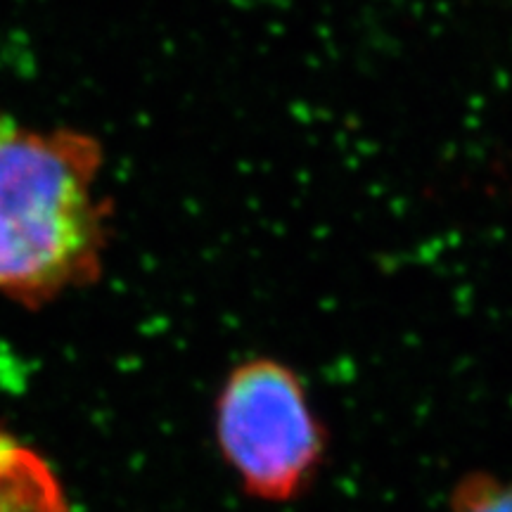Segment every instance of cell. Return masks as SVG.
I'll return each instance as SVG.
<instances>
[{
  "mask_svg": "<svg viewBox=\"0 0 512 512\" xmlns=\"http://www.w3.org/2000/svg\"><path fill=\"white\" fill-rule=\"evenodd\" d=\"M216 441L249 496L285 503L318 472L325 432L299 375L273 358L240 363L216 401Z\"/></svg>",
  "mask_w": 512,
  "mask_h": 512,
  "instance_id": "2",
  "label": "cell"
},
{
  "mask_svg": "<svg viewBox=\"0 0 512 512\" xmlns=\"http://www.w3.org/2000/svg\"><path fill=\"white\" fill-rule=\"evenodd\" d=\"M451 512H512V479L465 477L453 494Z\"/></svg>",
  "mask_w": 512,
  "mask_h": 512,
  "instance_id": "4",
  "label": "cell"
},
{
  "mask_svg": "<svg viewBox=\"0 0 512 512\" xmlns=\"http://www.w3.org/2000/svg\"><path fill=\"white\" fill-rule=\"evenodd\" d=\"M0 512H72L53 467L0 434Z\"/></svg>",
  "mask_w": 512,
  "mask_h": 512,
  "instance_id": "3",
  "label": "cell"
},
{
  "mask_svg": "<svg viewBox=\"0 0 512 512\" xmlns=\"http://www.w3.org/2000/svg\"><path fill=\"white\" fill-rule=\"evenodd\" d=\"M102 147L74 128L0 114V294L41 306L98 280L107 204Z\"/></svg>",
  "mask_w": 512,
  "mask_h": 512,
  "instance_id": "1",
  "label": "cell"
}]
</instances>
